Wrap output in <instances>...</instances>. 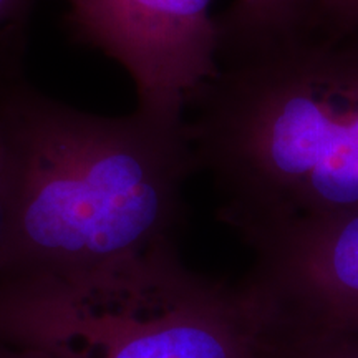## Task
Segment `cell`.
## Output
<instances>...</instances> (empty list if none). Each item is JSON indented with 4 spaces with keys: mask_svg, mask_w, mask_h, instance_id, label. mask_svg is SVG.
I'll return each mask as SVG.
<instances>
[{
    "mask_svg": "<svg viewBox=\"0 0 358 358\" xmlns=\"http://www.w3.org/2000/svg\"><path fill=\"white\" fill-rule=\"evenodd\" d=\"M187 111L196 169L243 243L358 211V32L221 57Z\"/></svg>",
    "mask_w": 358,
    "mask_h": 358,
    "instance_id": "cell-1",
    "label": "cell"
},
{
    "mask_svg": "<svg viewBox=\"0 0 358 358\" xmlns=\"http://www.w3.org/2000/svg\"><path fill=\"white\" fill-rule=\"evenodd\" d=\"M10 155L3 272L73 271L174 243L196 169L185 122L80 111L29 82L0 101Z\"/></svg>",
    "mask_w": 358,
    "mask_h": 358,
    "instance_id": "cell-2",
    "label": "cell"
},
{
    "mask_svg": "<svg viewBox=\"0 0 358 358\" xmlns=\"http://www.w3.org/2000/svg\"><path fill=\"white\" fill-rule=\"evenodd\" d=\"M0 340L48 358H262L243 285L198 274L164 243L73 271L0 274Z\"/></svg>",
    "mask_w": 358,
    "mask_h": 358,
    "instance_id": "cell-3",
    "label": "cell"
},
{
    "mask_svg": "<svg viewBox=\"0 0 358 358\" xmlns=\"http://www.w3.org/2000/svg\"><path fill=\"white\" fill-rule=\"evenodd\" d=\"M71 40L118 62L136 88V111L185 122L186 105L219 71L211 0H65Z\"/></svg>",
    "mask_w": 358,
    "mask_h": 358,
    "instance_id": "cell-4",
    "label": "cell"
},
{
    "mask_svg": "<svg viewBox=\"0 0 358 358\" xmlns=\"http://www.w3.org/2000/svg\"><path fill=\"white\" fill-rule=\"evenodd\" d=\"M241 282L264 329L280 335H358V211L290 224L244 243Z\"/></svg>",
    "mask_w": 358,
    "mask_h": 358,
    "instance_id": "cell-5",
    "label": "cell"
},
{
    "mask_svg": "<svg viewBox=\"0 0 358 358\" xmlns=\"http://www.w3.org/2000/svg\"><path fill=\"white\" fill-rule=\"evenodd\" d=\"M313 0H232L214 17L219 57L234 55L306 32Z\"/></svg>",
    "mask_w": 358,
    "mask_h": 358,
    "instance_id": "cell-6",
    "label": "cell"
},
{
    "mask_svg": "<svg viewBox=\"0 0 358 358\" xmlns=\"http://www.w3.org/2000/svg\"><path fill=\"white\" fill-rule=\"evenodd\" d=\"M40 0H0V101L27 82L30 24Z\"/></svg>",
    "mask_w": 358,
    "mask_h": 358,
    "instance_id": "cell-7",
    "label": "cell"
},
{
    "mask_svg": "<svg viewBox=\"0 0 358 358\" xmlns=\"http://www.w3.org/2000/svg\"><path fill=\"white\" fill-rule=\"evenodd\" d=\"M262 358H358V335H280L264 329Z\"/></svg>",
    "mask_w": 358,
    "mask_h": 358,
    "instance_id": "cell-8",
    "label": "cell"
},
{
    "mask_svg": "<svg viewBox=\"0 0 358 358\" xmlns=\"http://www.w3.org/2000/svg\"><path fill=\"white\" fill-rule=\"evenodd\" d=\"M307 30L324 35L358 32V0H313Z\"/></svg>",
    "mask_w": 358,
    "mask_h": 358,
    "instance_id": "cell-9",
    "label": "cell"
},
{
    "mask_svg": "<svg viewBox=\"0 0 358 358\" xmlns=\"http://www.w3.org/2000/svg\"><path fill=\"white\" fill-rule=\"evenodd\" d=\"M8 226H10V155L6 131L0 123V274L6 262Z\"/></svg>",
    "mask_w": 358,
    "mask_h": 358,
    "instance_id": "cell-10",
    "label": "cell"
},
{
    "mask_svg": "<svg viewBox=\"0 0 358 358\" xmlns=\"http://www.w3.org/2000/svg\"><path fill=\"white\" fill-rule=\"evenodd\" d=\"M0 358H48V357L40 352L30 350V348L13 345V343L0 340Z\"/></svg>",
    "mask_w": 358,
    "mask_h": 358,
    "instance_id": "cell-11",
    "label": "cell"
}]
</instances>
